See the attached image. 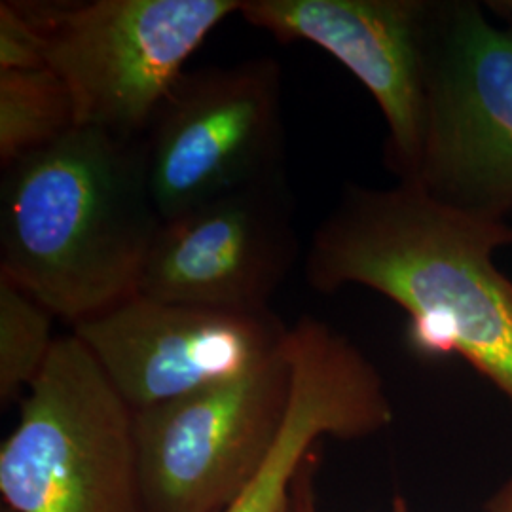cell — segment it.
<instances>
[{
    "label": "cell",
    "mask_w": 512,
    "mask_h": 512,
    "mask_svg": "<svg viewBox=\"0 0 512 512\" xmlns=\"http://www.w3.org/2000/svg\"><path fill=\"white\" fill-rule=\"evenodd\" d=\"M21 4V2H19ZM46 38V65L73 101L76 128L147 135L184 65L241 0L21 4Z\"/></svg>",
    "instance_id": "4"
},
{
    "label": "cell",
    "mask_w": 512,
    "mask_h": 512,
    "mask_svg": "<svg viewBox=\"0 0 512 512\" xmlns=\"http://www.w3.org/2000/svg\"><path fill=\"white\" fill-rule=\"evenodd\" d=\"M494 14H497L501 21L512 25V0H497V2H488L486 4Z\"/></svg>",
    "instance_id": "17"
},
{
    "label": "cell",
    "mask_w": 512,
    "mask_h": 512,
    "mask_svg": "<svg viewBox=\"0 0 512 512\" xmlns=\"http://www.w3.org/2000/svg\"><path fill=\"white\" fill-rule=\"evenodd\" d=\"M54 315L0 275V404L21 403L48 365Z\"/></svg>",
    "instance_id": "13"
},
{
    "label": "cell",
    "mask_w": 512,
    "mask_h": 512,
    "mask_svg": "<svg viewBox=\"0 0 512 512\" xmlns=\"http://www.w3.org/2000/svg\"><path fill=\"white\" fill-rule=\"evenodd\" d=\"M145 147L162 220L285 175L281 65L255 57L184 73Z\"/></svg>",
    "instance_id": "6"
},
{
    "label": "cell",
    "mask_w": 512,
    "mask_h": 512,
    "mask_svg": "<svg viewBox=\"0 0 512 512\" xmlns=\"http://www.w3.org/2000/svg\"><path fill=\"white\" fill-rule=\"evenodd\" d=\"M287 177L220 196L164 220L139 294L207 310L264 315L300 255Z\"/></svg>",
    "instance_id": "8"
},
{
    "label": "cell",
    "mask_w": 512,
    "mask_h": 512,
    "mask_svg": "<svg viewBox=\"0 0 512 512\" xmlns=\"http://www.w3.org/2000/svg\"><path fill=\"white\" fill-rule=\"evenodd\" d=\"M408 184L476 217L512 215V25L478 2L431 0L425 133Z\"/></svg>",
    "instance_id": "5"
},
{
    "label": "cell",
    "mask_w": 512,
    "mask_h": 512,
    "mask_svg": "<svg viewBox=\"0 0 512 512\" xmlns=\"http://www.w3.org/2000/svg\"><path fill=\"white\" fill-rule=\"evenodd\" d=\"M289 412L262 471L222 512H285L294 476L325 437H372L393 421L384 378L348 336L304 315L289 327Z\"/></svg>",
    "instance_id": "11"
},
{
    "label": "cell",
    "mask_w": 512,
    "mask_h": 512,
    "mask_svg": "<svg viewBox=\"0 0 512 512\" xmlns=\"http://www.w3.org/2000/svg\"><path fill=\"white\" fill-rule=\"evenodd\" d=\"M486 512H512V478L490 497L486 503Z\"/></svg>",
    "instance_id": "16"
},
{
    "label": "cell",
    "mask_w": 512,
    "mask_h": 512,
    "mask_svg": "<svg viewBox=\"0 0 512 512\" xmlns=\"http://www.w3.org/2000/svg\"><path fill=\"white\" fill-rule=\"evenodd\" d=\"M293 365L283 344L249 374L135 412L148 512H222L270 458L289 412Z\"/></svg>",
    "instance_id": "7"
},
{
    "label": "cell",
    "mask_w": 512,
    "mask_h": 512,
    "mask_svg": "<svg viewBox=\"0 0 512 512\" xmlns=\"http://www.w3.org/2000/svg\"><path fill=\"white\" fill-rule=\"evenodd\" d=\"M46 65V38L19 2L0 4V73L33 71Z\"/></svg>",
    "instance_id": "14"
},
{
    "label": "cell",
    "mask_w": 512,
    "mask_h": 512,
    "mask_svg": "<svg viewBox=\"0 0 512 512\" xmlns=\"http://www.w3.org/2000/svg\"><path fill=\"white\" fill-rule=\"evenodd\" d=\"M0 497L12 512H148L135 412L73 332L19 403Z\"/></svg>",
    "instance_id": "3"
},
{
    "label": "cell",
    "mask_w": 512,
    "mask_h": 512,
    "mask_svg": "<svg viewBox=\"0 0 512 512\" xmlns=\"http://www.w3.org/2000/svg\"><path fill=\"white\" fill-rule=\"evenodd\" d=\"M162 222L145 137L74 128L2 167L0 275L73 329L139 294Z\"/></svg>",
    "instance_id": "2"
},
{
    "label": "cell",
    "mask_w": 512,
    "mask_h": 512,
    "mask_svg": "<svg viewBox=\"0 0 512 512\" xmlns=\"http://www.w3.org/2000/svg\"><path fill=\"white\" fill-rule=\"evenodd\" d=\"M319 465H321V459H319V452L315 448L304 458L296 471L285 512H319V501H317ZM393 512H408L406 501L397 499L393 503Z\"/></svg>",
    "instance_id": "15"
},
{
    "label": "cell",
    "mask_w": 512,
    "mask_h": 512,
    "mask_svg": "<svg viewBox=\"0 0 512 512\" xmlns=\"http://www.w3.org/2000/svg\"><path fill=\"white\" fill-rule=\"evenodd\" d=\"M0 512H12V511H8V509H4V507H2V511Z\"/></svg>",
    "instance_id": "18"
},
{
    "label": "cell",
    "mask_w": 512,
    "mask_h": 512,
    "mask_svg": "<svg viewBox=\"0 0 512 512\" xmlns=\"http://www.w3.org/2000/svg\"><path fill=\"white\" fill-rule=\"evenodd\" d=\"M239 16L279 42L338 59L382 110L385 164L410 183L425 133L431 0H241Z\"/></svg>",
    "instance_id": "10"
},
{
    "label": "cell",
    "mask_w": 512,
    "mask_h": 512,
    "mask_svg": "<svg viewBox=\"0 0 512 512\" xmlns=\"http://www.w3.org/2000/svg\"><path fill=\"white\" fill-rule=\"evenodd\" d=\"M512 224L459 211L418 186L346 184L311 236L304 275L313 291L361 285L408 315L420 359L458 355L512 408V281L494 253Z\"/></svg>",
    "instance_id": "1"
},
{
    "label": "cell",
    "mask_w": 512,
    "mask_h": 512,
    "mask_svg": "<svg viewBox=\"0 0 512 512\" xmlns=\"http://www.w3.org/2000/svg\"><path fill=\"white\" fill-rule=\"evenodd\" d=\"M133 408L169 403L249 374L283 344L274 313L247 315L137 294L71 329Z\"/></svg>",
    "instance_id": "9"
},
{
    "label": "cell",
    "mask_w": 512,
    "mask_h": 512,
    "mask_svg": "<svg viewBox=\"0 0 512 512\" xmlns=\"http://www.w3.org/2000/svg\"><path fill=\"white\" fill-rule=\"evenodd\" d=\"M76 128L73 101L50 69L0 73V164L50 147Z\"/></svg>",
    "instance_id": "12"
}]
</instances>
